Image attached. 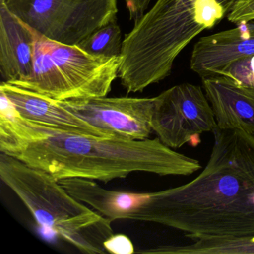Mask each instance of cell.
<instances>
[{
    "instance_id": "6da1fadb",
    "label": "cell",
    "mask_w": 254,
    "mask_h": 254,
    "mask_svg": "<svg viewBox=\"0 0 254 254\" xmlns=\"http://www.w3.org/2000/svg\"><path fill=\"white\" fill-rule=\"evenodd\" d=\"M0 151L57 181L68 178L108 183L133 172L189 176L200 162L166 146L158 137L127 140L38 124L19 114L0 92Z\"/></svg>"
},
{
    "instance_id": "7a4b0ae2",
    "label": "cell",
    "mask_w": 254,
    "mask_h": 254,
    "mask_svg": "<svg viewBox=\"0 0 254 254\" xmlns=\"http://www.w3.org/2000/svg\"><path fill=\"white\" fill-rule=\"evenodd\" d=\"M206 167L184 185L160 191L159 224L190 239L254 234V136L213 132Z\"/></svg>"
},
{
    "instance_id": "3957f363",
    "label": "cell",
    "mask_w": 254,
    "mask_h": 254,
    "mask_svg": "<svg viewBox=\"0 0 254 254\" xmlns=\"http://www.w3.org/2000/svg\"><path fill=\"white\" fill-rule=\"evenodd\" d=\"M236 2L157 0L123 40L118 77L127 93H141L167 78L180 53L227 17Z\"/></svg>"
},
{
    "instance_id": "277c9868",
    "label": "cell",
    "mask_w": 254,
    "mask_h": 254,
    "mask_svg": "<svg viewBox=\"0 0 254 254\" xmlns=\"http://www.w3.org/2000/svg\"><path fill=\"white\" fill-rule=\"evenodd\" d=\"M0 178L38 225L87 254H107L112 221L72 196L47 172L0 153Z\"/></svg>"
},
{
    "instance_id": "5b68a950",
    "label": "cell",
    "mask_w": 254,
    "mask_h": 254,
    "mask_svg": "<svg viewBox=\"0 0 254 254\" xmlns=\"http://www.w3.org/2000/svg\"><path fill=\"white\" fill-rule=\"evenodd\" d=\"M34 33L33 73L17 87L56 101L108 96L119 75L120 57L93 56L77 45L52 41L35 30Z\"/></svg>"
},
{
    "instance_id": "8992f818",
    "label": "cell",
    "mask_w": 254,
    "mask_h": 254,
    "mask_svg": "<svg viewBox=\"0 0 254 254\" xmlns=\"http://www.w3.org/2000/svg\"><path fill=\"white\" fill-rule=\"evenodd\" d=\"M10 11L40 35L78 45L117 21V0H5Z\"/></svg>"
},
{
    "instance_id": "52a82bcc",
    "label": "cell",
    "mask_w": 254,
    "mask_h": 254,
    "mask_svg": "<svg viewBox=\"0 0 254 254\" xmlns=\"http://www.w3.org/2000/svg\"><path fill=\"white\" fill-rule=\"evenodd\" d=\"M151 127L166 146L179 148L218 128L215 115L202 87L184 83L154 97Z\"/></svg>"
},
{
    "instance_id": "ba28073f",
    "label": "cell",
    "mask_w": 254,
    "mask_h": 254,
    "mask_svg": "<svg viewBox=\"0 0 254 254\" xmlns=\"http://www.w3.org/2000/svg\"><path fill=\"white\" fill-rule=\"evenodd\" d=\"M75 115L113 138L127 140L148 139L154 97H105L59 101Z\"/></svg>"
},
{
    "instance_id": "9c48e42d",
    "label": "cell",
    "mask_w": 254,
    "mask_h": 254,
    "mask_svg": "<svg viewBox=\"0 0 254 254\" xmlns=\"http://www.w3.org/2000/svg\"><path fill=\"white\" fill-rule=\"evenodd\" d=\"M200 38L194 44L190 68L201 78L218 76L231 61L254 55V20Z\"/></svg>"
},
{
    "instance_id": "30bf717a",
    "label": "cell",
    "mask_w": 254,
    "mask_h": 254,
    "mask_svg": "<svg viewBox=\"0 0 254 254\" xmlns=\"http://www.w3.org/2000/svg\"><path fill=\"white\" fill-rule=\"evenodd\" d=\"M35 33L0 0V74L2 81L19 85L33 73Z\"/></svg>"
},
{
    "instance_id": "8fae6325",
    "label": "cell",
    "mask_w": 254,
    "mask_h": 254,
    "mask_svg": "<svg viewBox=\"0 0 254 254\" xmlns=\"http://www.w3.org/2000/svg\"><path fill=\"white\" fill-rule=\"evenodd\" d=\"M202 84L218 128L242 130L254 136V88L224 76L202 78Z\"/></svg>"
},
{
    "instance_id": "7c38bea8",
    "label": "cell",
    "mask_w": 254,
    "mask_h": 254,
    "mask_svg": "<svg viewBox=\"0 0 254 254\" xmlns=\"http://www.w3.org/2000/svg\"><path fill=\"white\" fill-rule=\"evenodd\" d=\"M0 91L11 101L19 114L29 121L63 130L111 137L71 112L59 101L4 81L0 84Z\"/></svg>"
},
{
    "instance_id": "4fadbf2b",
    "label": "cell",
    "mask_w": 254,
    "mask_h": 254,
    "mask_svg": "<svg viewBox=\"0 0 254 254\" xmlns=\"http://www.w3.org/2000/svg\"><path fill=\"white\" fill-rule=\"evenodd\" d=\"M188 245H161L145 254H254V234L240 236H206L191 239Z\"/></svg>"
},
{
    "instance_id": "5bb4252c",
    "label": "cell",
    "mask_w": 254,
    "mask_h": 254,
    "mask_svg": "<svg viewBox=\"0 0 254 254\" xmlns=\"http://www.w3.org/2000/svg\"><path fill=\"white\" fill-rule=\"evenodd\" d=\"M123 43L121 29L115 21L98 29L77 46L93 56L120 57Z\"/></svg>"
},
{
    "instance_id": "9a60e30c",
    "label": "cell",
    "mask_w": 254,
    "mask_h": 254,
    "mask_svg": "<svg viewBox=\"0 0 254 254\" xmlns=\"http://www.w3.org/2000/svg\"><path fill=\"white\" fill-rule=\"evenodd\" d=\"M218 76H224L239 85L254 88V55L229 62L220 71Z\"/></svg>"
},
{
    "instance_id": "2e32d148",
    "label": "cell",
    "mask_w": 254,
    "mask_h": 254,
    "mask_svg": "<svg viewBox=\"0 0 254 254\" xmlns=\"http://www.w3.org/2000/svg\"><path fill=\"white\" fill-rule=\"evenodd\" d=\"M227 18L235 24L254 20V0H237Z\"/></svg>"
},
{
    "instance_id": "e0dca14e",
    "label": "cell",
    "mask_w": 254,
    "mask_h": 254,
    "mask_svg": "<svg viewBox=\"0 0 254 254\" xmlns=\"http://www.w3.org/2000/svg\"><path fill=\"white\" fill-rule=\"evenodd\" d=\"M105 250L109 254H131L134 246L130 238L124 234H114L104 243Z\"/></svg>"
},
{
    "instance_id": "ac0fdd59",
    "label": "cell",
    "mask_w": 254,
    "mask_h": 254,
    "mask_svg": "<svg viewBox=\"0 0 254 254\" xmlns=\"http://www.w3.org/2000/svg\"><path fill=\"white\" fill-rule=\"evenodd\" d=\"M153 0H125L129 17L133 22L139 20L146 13Z\"/></svg>"
}]
</instances>
